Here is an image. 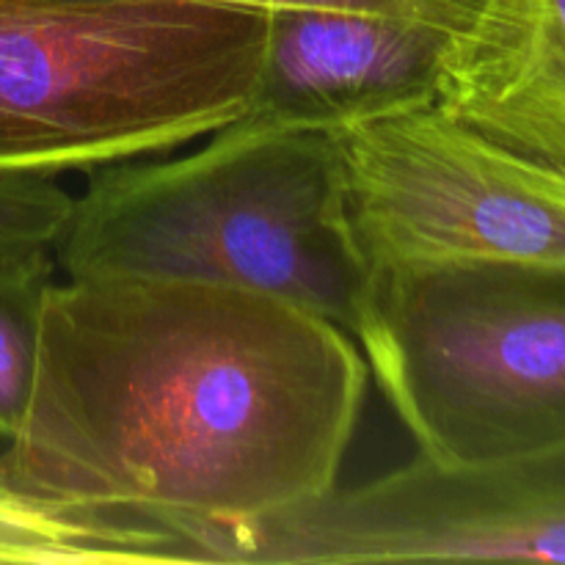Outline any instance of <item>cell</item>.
<instances>
[{"instance_id": "8fae6325", "label": "cell", "mask_w": 565, "mask_h": 565, "mask_svg": "<svg viewBox=\"0 0 565 565\" xmlns=\"http://www.w3.org/2000/svg\"><path fill=\"white\" fill-rule=\"evenodd\" d=\"M72 210V193L53 177H0V254L53 248Z\"/></svg>"}, {"instance_id": "3957f363", "label": "cell", "mask_w": 565, "mask_h": 565, "mask_svg": "<svg viewBox=\"0 0 565 565\" xmlns=\"http://www.w3.org/2000/svg\"><path fill=\"white\" fill-rule=\"evenodd\" d=\"M265 11L204 0H0V177L174 152L248 110Z\"/></svg>"}, {"instance_id": "9c48e42d", "label": "cell", "mask_w": 565, "mask_h": 565, "mask_svg": "<svg viewBox=\"0 0 565 565\" xmlns=\"http://www.w3.org/2000/svg\"><path fill=\"white\" fill-rule=\"evenodd\" d=\"M0 565H202L182 535L141 519L31 500L0 480Z\"/></svg>"}, {"instance_id": "8992f818", "label": "cell", "mask_w": 565, "mask_h": 565, "mask_svg": "<svg viewBox=\"0 0 565 565\" xmlns=\"http://www.w3.org/2000/svg\"><path fill=\"white\" fill-rule=\"evenodd\" d=\"M456 561L565 563V439L456 467L417 452L213 544L221 565Z\"/></svg>"}, {"instance_id": "277c9868", "label": "cell", "mask_w": 565, "mask_h": 565, "mask_svg": "<svg viewBox=\"0 0 565 565\" xmlns=\"http://www.w3.org/2000/svg\"><path fill=\"white\" fill-rule=\"evenodd\" d=\"M353 340L419 456L441 467L565 439V265L379 270Z\"/></svg>"}, {"instance_id": "7c38bea8", "label": "cell", "mask_w": 565, "mask_h": 565, "mask_svg": "<svg viewBox=\"0 0 565 565\" xmlns=\"http://www.w3.org/2000/svg\"><path fill=\"white\" fill-rule=\"evenodd\" d=\"M204 3L243 6L257 11L279 9H342V11H373V14L406 17V20L428 22L447 33H461L478 14L483 0H204Z\"/></svg>"}, {"instance_id": "52a82bcc", "label": "cell", "mask_w": 565, "mask_h": 565, "mask_svg": "<svg viewBox=\"0 0 565 565\" xmlns=\"http://www.w3.org/2000/svg\"><path fill=\"white\" fill-rule=\"evenodd\" d=\"M450 39L428 22L373 11H265L263 58L241 121L334 136L430 105Z\"/></svg>"}, {"instance_id": "30bf717a", "label": "cell", "mask_w": 565, "mask_h": 565, "mask_svg": "<svg viewBox=\"0 0 565 565\" xmlns=\"http://www.w3.org/2000/svg\"><path fill=\"white\" fill-rule=\"evenodd\" d=\"M53 248L0 254V447L17 434L33 362H36L39 315L55 281Z\"/></svg>"}, {"instance_id": "5b68a950", "label": "cell", "mask_w": 565, "mask_h": 565, "mask_svg": "<svg viewBox=\"0 0 565 565\" xmlns=\"http://www.w3.org/2000/svg\"><path fill=\"white\" fill-rule=\"evenodd\" d=\"M353 235L373 274L412 265H565V174L436 103L334 132Z\"/></svg>"}, {"instance_id": "7a4b0ae2", "label": "cell", "mask_w": 565, "mask_h": 565, "mask_svg": "<svg viewBox=\"0 0 565 565\" xmlns=\"http://www.w3.org/2000/svg\"><path fill=\"white\" fill-rule=\"evenodd\" d=\"M202 141L86 174L53 246L64 279L248 287L356 337L373 270L348 215L337 138L237 119Z\"/></svg>"}, {"instance_id": "6da1fadb", "label": "cell", "mask_w": 565, "mask_h": 565, "mask_svg": "<svg viewBox=\"0 0 565 565\" xmlns=\"http://www.w3.org/2000/svg\"><path fill=\"white\" fill-rule=\"evenodd\" d=\"M367 384L345 329L268 292L53 281L0 480L47 505L158 524L210 565L224 533L340 486Z\"/></svg>"}, {"instance_id": "ba28073f", "label": "cell", "mask_w": 565, "mask_h": 565, "mask_svg": "<svg viewBox=\"0 0 565 565\" xmlns=\"http://www.w3.org/2000/svg\"><path fill=\"white\" fill-rule=\"evenodd\" d=\"M436 105L565 174V0H483L447 44Z\"/></svg>"}]
</instances>
